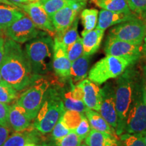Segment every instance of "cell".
I'll use <instances>...</instances> for the list:
<instances>
[{"label": "cell", "instance_id": "cell-1", "mask_svg": "<svg viewBox=\"0 0 146 146\" xmlns=\"http://www.w3.org/2000/svg\"><path fill=\"white\" fill-rule=\"evenodd\" d=\"M2 79L18 91L28 88L41 77L33 72L31 67L21 45L13 40H5L4 54L0 64Z\"/></svg>", "mask_w": 146, "mask_h": 146}, {"label": "cell", "instance_id": "cell-2", "mask_svg": "<svg viewBox=\"0 0 146 146\" xmlns=\"http://www.w3.org/2000/svg\"><path fill=\"white\" fill-rule=\"evenodd\" d=\"M131 66H132L127 68L119 76L114 88L115 104L118 118L116 133L118 137L125 133L127 115L132 103L135 86L139 77L137 73Z\"/></svg>", "mask_w": 146, "mask_h": 146}, {"label": "cell", "instance_id": "cell-3", "mask_svg": "<svg viewBox=\"0 0 146 146\" xmlns=\"http://www.w3.org/2000/svg\"><path fill=\"white\" fill-rule=\"evenodd\" d=\"M65 110L62 92L50 87L45 93L44 100L34 119L33 126L41 134L50 133Z\"/></svg>", "mask_w": 146, "mask_h": 146}, {"label": "cell", "instance_id": "cell-4", "mask_svg": "<svg viewBox=\"0 0 146 146\" xmlns=\"http://www.w3.org/2000/svg\"><path fill=\"white\" fill-rule=\"evenodd\" d=\"M54 40L50 36H42L29 41L25 45V54L33 72L42 76L53 69Z\"/></svg>", "mask_w": 146, "mask_h": 146}, {"label": "cell", "instance_id": "cell-5", "mask_svg": "<svg viewBox=\"0 0 146 146\" xmlns=\"http://www.w3.org/2000/svg\"><path fill=\"white\" fill-rule=\"evenodd\" d=\"M135 62L129 58L106 55L93 66L87 76L93 83L102 85L109 79L118 77Z\"/></svg>", "mask_w": 146, "mask_h": 146}, {"label": "cell", "instance_id": "cell-6", "mask_svg": "<svg viewBox=\"0 0 146 146\" xmlns=\"http://www.w3.org/2000/svg\"><path fill=\"white\" fill-rule=\"evenodd\" d=\"M137 80L132 103L128 113L125 133H143L146 131V104L142 91L141 76Z\"/></svg>", "mask_w": 146, "mask_h": 146}, {"label": "cell", "instance_id": "cell-7", "mask_svg": "<svg viewBox=\"0 0 146 146\" xmlns=\"http://www.w3.org/2000/svg\"><path fill=\"white\" fill-rule=\"evenodd\" d=\"M50 87V81L41 76L18 98L16 103L25 109L32 120L35 118L44 100L45 93Z\"/></svg>", "mask_w": 146, "mask_h": 146}, {"label": "cell", "instance_id": "cell-8", "mask_svg": "<svg viewBox=\"0 0 146 146\" xmlns=\"http://www.w3.org/2000/svg\"><path fill=\"white\" fill-rule=\"evenodd\" d=\"M145 33V23L137 17L118 24L110 29L109 36L133 44L142 45Z\"/></svg>", "mask_w": 146, "mask_h": 146}, {"label": "cell", "instance_id": "cell-9", "mask_svg": "<svg viewBox=\"0 0 146 146\" xmlns=\"http://www.w3.org/2000/svg\"><path fill=\"white\" fill-rule=\"evenodd\" d=\"M9 39L18 43H25L37 37L40 33L29 16L25 15L4 31Z\"/></svg>", "mask_w": 146, "mask_h": 146}, {"label": "cell", "instance_id": "cell-10", "mask_svg": "<svg viewBox=\"0 0 146 146\" xmlns=\"http://www.w3.org/2000/svg\"><path fill=\"white\" fill-rule=\"evenodd\" d=\"M105 53L108 56L129 58L137 62L141 56L142 45L133 44L108 35L105 43Z\"/></svg>", "mask_w": 146, "mask_h": 146}, {"label": "cell", "instance_id": "cell-11", "mask_svg": "<svg viewBox=\"0 0 146 146\" xmlns=\"http://www.w3.org/2000/svg\"><path fill=\"white\" fill-rule=\"evenodd\" d=\"M18 7L22 9L35 24L37 29L49 33L51 35L56 34V31L51 20L44 8L39 1L23 4L18 3Z\"/></svg>", "mask_w": 146, "mask_h": 146}, {"label": "cell", "instance_id": "cell-12", "mask_svg": "<svg viewBox=\"0 0 146 146\" xmlns=\"http://www.w3.org/2000/svg\"><path fill=\"white\" fill-rule=\"evenodd\" d=\"M85 4V2H74L60 9L51 17L53 26L56 31V35L62 34L72 25L78 12Z\"/></svg>", "mask_w": 146, "mask_h": 146}, {"label": "cell", "instance_id": "cell-13", "mask_svg": "<svg viewBox=\"0 0 146 146\" xmlns=\"http://www.w3.org/2000/svg\"><path fill=\"white\" fill-rule=\"evenodd\" d=\"M54 43L53 70L58 77L62 79H67L70 76L71 62L68 58L66 47L56 37Z\"/></svg>", "mask_w": 146, "mask_h": 146}, {"label": "cell", "instance_id": "cell-14", "mask_svg": "<svg viewBox=\"0 0 146 146\" xmlns=\"http://www.w3.org/2000/svg\"><path fill=\"white\" fill-rule=\"evenodd\" d=\"M102 90V100L98 112L115 130L117 127L118 118L115 104L114 88L111 84H106Z\"/></svg>", "mask_w": 146, "mask_h": 146}, {"label": "cell", "instance_id": "cell-15", "mask_svg": "<svg viewBox=\"0 0 146 146\" xmlns=\"http://www.w3.org/2000/svg\"><path fill=\"white\" fill-rule=\"evenodd\" d=\"M78 84L83 89V102L86 107L99 112L102 100V89L89 79H84Z\"/></svg>", "mask_w": 146, "mask_h": 146}, {"label": "cell", "instance_id": "cell-16", "mask_svg": "<svg viewBox=\"0 0 146 146\" xmlns=\"http://www.w3.org/2000/svg\"><path fill=\"white\" fill-rule=\"evenodd\" d=\"M139 16L133 12L130 13L115 12L102 9L99 13V18L96 28L105 31L108 27H112L113 25H116L123 22L129 21Z\"/></svg>", "mask_w": 146, "mask_h": 146}, {"label": "cell", "instance_id": "cell-17", "mask_svg": "<svg viewBox=\"0 0 146 146\" xmlns=\"http://www.w3.org/2000/svg\"><path fill=\"white\" fill-rule=\"evenodd\" d=\"M32 120L28 113L17 103L11 106L9 111V124L14 131H23L29 129Z\"/></svg>", "mask_w": 146, "mask_h": 146}, {"label": "cell", "instance_id": "cell-18", "mask_svg": "<svg viewBox=\"0 0 146 146\" xmlns=\"http://www.w3.org/2000/svg\"><path fill=\"white\" fill-rule=\"evenodd\" d=\"M39 133L30 127L23 131H16L8 137L1 146H25L29 143H38L40 139Z\"/></svg>", "mask_w": 146, "mask_h": 146}, {"label": "cell", "instance_id": "cell-19", "mask_svg": "<svg viewBox=\"0 0 146 146\" xmlns=\"http://www.w3.org/2000/svg\"><path fill=\"white\" fill-rule=\"evenodd\" d=\"M104 31L94 29L83 36L82 43L83 47V55L90 56L94 54L101 45Z\"/></svg>", "mask_w": 146, "mask_h": 146}, {"label": "cell", "instance_id": "cell-20", "mask_svg": "<svg viewBox=\"0 0 146 146\" xmlns=\"http://www.w3.org/2000/svg\"><path fill=\"white\" fill-rule=\"evenodd\" d=\"M89 61V56L83 55L71 62L69 78L72 83L76 84L87 77Z\"/></svg>", "mask_w": 146, "mask_h": 146}, {"label": "cell", "instance_id": "cell-21", "mask_svg": "<svg viewBox=\"0 0 146 146\" xmlns=\"http://www.w3.org/2000/svg\"><path fill=\"white\" fill-rule=\"evenodd\" d=\"M85 144L87 146H118V138L91 128L85 139Z\"/></svg>", "mask_w": 146, "mask_h": 146}, {"label": "cell", "instance_id": "cell-22", "mask_svg": "<svg viewBox=\"0 0 146 146\" xmlns=\"http://www.w3.org/2000/svg\"><path fill=\"white\" fill-rule=\"evenodd\" d=\"M25 15L19 7L0 5V30L5 31L12 23Z\"/></svg>", "mask_w": 146, "mask_h": 146}, {"label": "cell", "instance_id": "cell-23", "mask_svg": "<svg viewBox=\"0 0 146 146\" xmlns=\"http://www.w3.org/2000/svg\"><path fill=\"white\" fill-rule=\"evenodd\" d=\"M85 116L89 120L91 128L101 132L108 133L110 135L118 138L116 133V130L113 128L104 118L102 116V115L98 112L93 110L87 108L85 112Z\"/></svg>", "mask_w": 146, "mask_h": 146}, {"label": "cell", "instance_id": "cell-24", "mask_svg": "<svg viewBox=\"0 0 146 146\" xmlns=\"http://www.w3.org/2000/svg\"><path fill=\"white\" fill-rule=\"evenodd\" d=\"M91 2L103 10L123 13L132 12L129 8L127 0H91Z\"/></svg>", "mask_w": 146, "mask_h": 146}, {"label": "cell", "instance_id": "cell-25", "mask_svg": "<svg viewBox=\"0 0 146 146\" xmlns=\"http://www.w3.org/2000/svg\"><path fill=\"white\" fill-rule=\"evenodd\" d=\"M81 18L84 29L81 33L84 36L87 33L96 29L98 20V10L96 9H84L81 12Z\"/></svg>", "mask_w": 146, "mask_h": 146}, {"label": "cell", "instance_id": "cell-26", "mask_svg": "<svg viewBox=\"0 0 146 146\" xmlns=\"http://www.w3.org/2000/svg\"><path fill=\"white\" fill-rule=\"evenodd\" d=\"M78 18L76 17L72 25L64 32L60 35H56L55 37L61 41L67 47L79 37L78 34Z\"/></svg>", "mask_w": 146, "mask_h": 146}, {"label": "cell", "instance_id": "cell-27", "mask_svg": "<svg viewBox=\"0 0 146 146\" xmlns=\"http://www.w3.org/2000/svg\"><path fill=\"white\" fill-rule=\"evenodd\" d=\"M118 146H145L143 133H123L118 137Z\"/></svg>", "mask_w": 146, "mask_h": 146}, {"label": "cell", "instance_id": "cell-28", "mask_svg": "<svg viewBox=\"0 0 146 146\" xmlns=\"http://www.w3.org/2000/svg\"><path fill=\"white\" fill-rule=\"evenodd\" d=\"M39 2L50 18L60 9L74 3L68 0H39Z\"/></svg>", "mask_w": 146, "mask_h": 146}, {"label": "cell", "instance_id": "cell-29", "mask_svg": "<svg viewBox=\"0 0 146 146\" xmlns=\"http://www.w3.org/2000/svg\"><path fill=\"white\" fill-rule=\"evenodd\" d=\"M85 114L74 110H66L62 117L60 118L62 123L70 131H74L81 123Z\"/></svg>", "mask_w": 146, "mask_h": 146}, {"label": "cell", "instance_id": "cell-30", "mask_svg": "<svg viewBox=\"0 0 146 146\" xmlns=\"http://www.w3.org/2000/svg\"><path fill=\"white\" fill-rule=\"evenodd\" d=\"M18 97V91L4 80L0 81V102L10 104Z\"/></svg>", "mask_w": 146, "mask_h": 146}, {"label": "cell", "instance_id": "cell-31", "mask_svg": "<svg viewBox=\"0 0 146 146\" xmlns=\"http://www.w3.org/2000/svg\"><path fill=\"white\" fill-rule=\"evenodd\" d=\"M62 100L66 110L77 111L78 112L85 114L87 109L83 101L73 99L69 94L68 91H66L62 94Z\"/></svg>", "mask_w": 146, "mask_h": 146}, {"label": "cell", "instance_id": "cell-32", "mask_svg": "<svg viewBox=\"0 0 146 146\" xmlns=\"http://www.w3.org/2000/svg\"><path fill=\"white\" fill-rule=\"evenodd\" d=\"M66 50L68 58L71 62L83 56V47L81 38L79 36L76 41L66 47Z\"/></svg>", "mask_w": 146, "mask_h": 146}, {"label": "cell", "instance_id": "cell-33", "mask_svg": "<svg viewBox=\"0 0 146 146\" xmlns=\"http://www.w3.org/2000/svg\"><path fill=\"white\" fill-rule=\"evenodd\" d=\"M82 141L83 140L74 131H71L64 137L54 141L56 146H80L81 145Z\"/></svg>", "mask_w": 146, "mask_h": 146}, {"label": "cell", "instance_id": "cell-34", "mask_svg": "<svg viewBox=\"0 0 146 146\" xmlns=\"http://www.w3.org/2000/svg\"><path fill=\"white\" fill-rule=\"evenodd\" d=\"M129 8L133 13L140 18H146V0H127Z\"/></svg>", "mask_w": 146, "mask_h": 146}, {"label": "cell", "instance_id": "cell-35", "mask_svg": "<svg viewBox=\"0 0 146 146\" xmlns=\"http://www.w3.org/2000/svg\"><path fill=\"white\" fill-rule=\"evenodd\" d=\"M70 131V129H68L66 126L62 123L61 119H60L54 126V127L53 128L52 132H51L52 133V137L54 141H56V140L60 139L66 135H68Z\"/></svg>", "mask_w": 146, "mask_h": 146}, {"label": "cell", "instance_id": "cell-36", "mask_svg": "<svg viewBox=\"0 0 146 146\" xmlns=\"http://www.w3.org/2000/svg\"><path fill=\"white\" fill-rule=\"evenodd\" d=\"M91 126L89 123V120L84 115L83 118H82L81 123L77 126V127L74 129V131L77 135L82 140L85 139V137L88 135V134L91 131Z\"/></svg>", "mask_w": 146, "mask_h": 146}, {"label": "cell", "instance_id": "cell-37", "mask_svg": "<svg viewBox=\"0 0 146 146\" xmlns=\"http://www.w3.org/2000/svg\"><path fill=\"white\" fill-rule=\"evenodd\" d=\"M10 106L8 104L0 102V125L10 127L9 124V111Z\"/></svg>", "mask_w": 146, "mask_h": 146}, {"label": "cell", "instance_id": "cell-38", "mask_svg": "<svg viewBox=\"0 0 146 146\" xmlns=\"http://www.w3.org/2000/svg\"><path fill=\"white\" fill-rule=\"evenodd\" d=\"M10 127L0 125V146H1L10 136Z\"/></svg>", "mask_w": 146, "mask_h": 146}, {"label": "cell", "instance_id": "cell-39", "mask_svg": "<svg viewBox=\"0 0 146 146\" xmlns=\"http://www.w3.org/2000/svg\"><path fill=\"white\" fill-rule=\"evenodd\" d=\"M142 91H143V99L146 104V63L142 67V76H141Z\"/></svg>", "mask_w": 146, "mask_h": 146}, {"label": "cell", "instance_id": "cell-40", "mask_svg": "<svg viewBox=\"0 0 146 146\" xmlns=\"http://www.w3.org/2000/svg\"><path fill=\"white\" fill-rule=\"evenodd\" d=\"M4 43L5 39L1 36H0V64L2 62L3 54H4Z\"/></svg>", "mask_w": 146, "mask_h": 146}, {"label": "cell", "instance_id": "cell-41", "mask_svg": "<svg viewBox=\"0 0 146 146\" xmlns=\"http://www.w3.org/2000/svg\"><path fill=\"white\" fill-rule=\"evenodd\" d=\"M0 3L11 5V6H18V4L17 3L12 2V1H10V0H0Z\"/></svg>", "mask_w": 146, "mask_h": 146}, {"label": "cell", "instance_id": "cell-42", "mask_svg": "<svg viewBox=\"0 0 146 146\" xmlns=\"http://www.w3.org/2000/svg\"><path fill=\"white\" fill-rule=\"evenodd\" d=\"M143 44L142 45V53L144 54V56H146V24H145V36L143 39Z\"/></svg>", "mask_w": 146, "mask_h": 146}, {"label": "cell", "instance_id": "cell-43", "mask_svg": "<svg viewBox=\"0 0 146 146\" xmlns=\"http://www.w3.org/2000/svg\"><path fill=\"white\" fill-rule=\"evenodd\" d=\"M10 1L17 3H25L29 2V0H10Z\"/></svg>", "mask_w": 146, "mask_h": 146}, {"label": "cell", "instance_id": "cell-44", "mask_svg": "<svg viewBox=\"0 0 146 146\" xmlns=\"http://www.w3.org/2000/svg\"><path fill=\"white\" fill-rule=\"evenodd\" d=\"M25 146H41L39 145H38L37 143H29L27 145H25Z\"/></svg>", "mask_w": 146, "mask_h": 146}, {"label": "cell", "instance_id": "cell-45", "mask_svg": "<svg viewBox=\"0 0 146 146\" xmlns=\"http://www.w3.org/2000/svg\"><path fill=\"white\" fill-rule=\"evenodd\" d=\"M70 1H74V2H85L87 0H68Z\"/></svg>", "mask_w": 146, "mask_h": 146}, {"label": "cell", "instance_id": "cell-46", "mask_svg": "<svg viewBox=\"0 0 146 146\" xmlns=\"http://www.w3.org/2000/svg\"><path fill=\"white\" fill-rule=\"evenodd\" d=\"M143 137L144 142H145V146H146V131L143 133Z\"/></svg>", "mask_w": 146, "mask_h": 146}, {"label": "cell", "instance_id": "cell-47", "mask_svg": "<svg viewBox=\"0 0 146 146\" xmlns=\"http://www.w3.org/2000/svg\"><path fill=\"white\" fill-rule=\"evenodd\" d=\"M2 80V76H1V72H0V81Z\"/></svg>", "mask_w": 146, "mask_h": 146}, {"label": "cell", "instance_id": "cell-48", "mask_svg": "<svg viewBox=\"0 0 146 146\" xmlns=\"http://www.w3.org/2000/svg\"><path fill=\"white\" fill-rule=\"evenodd\" d=\"M80 146H87V145H85V144H81V145H80Z\"/></svg>", "mask_w": 146, "mask_h": 146}, {"label": "cell", "instance_id": "cell-49", "mask_svg": "<svg viewBox=\"0 0 146 146\" xmlns=\"http://www.w3.org/2000/svg\"><path fill=\"white\" fill-rule=\"evenodd\" d=\"M1 31L0 30V36H1Z\"/></svg>", "mask_w": 146, "mask_h": 146}]
</instances>
